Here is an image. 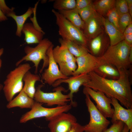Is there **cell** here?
Masks as SVG:
<instances>
[{"instance_id": "6da1fadb", "label": "cell", "mask_w": 132, "mask_h": 132, "mask_svg": "<svg viewBox=\"0 0 132 132\" xmlns=\"http://www.w3.org/2000/svg\"><path fill=\"white\" fill-rule=\"evenodd\" d=\"M120 73L117 79H109L99 76L94 71L88 74L89 80L83 85L104 93L109 98L119 101L127 109H132V92L128 69H118Z\"/></svg>"}, {"instance_id": "7a4b0ae2", "label": "cell", "mask_w": 132, "mask_h": 132, "mask_svg": "<svg viewBox=\"0 0 132 132\" xmlns=\"http://www.w3.org/2000/svg\"><path fill=\"white\" fill-rule=\"evenodd\" d=\"M131 46L124 40L112 46H110L101 57L104 62L110 64L117 69H128L131 65L129 55Z\"/></svg>"}, {"instance_id": "3957f363", "label": "cell", "mask_w": 132, "mask_h": 132, "mask_svg": "<svg viewBox=\"0 0 132 132\" xmlns=\"http://www.w3.org/2000/svg\"><path fill=\"white\" fill-rule=\"evenodd\" d=\"M31 68L29 63L20 64L7 74L3 82L2 90L8 101H11L14 95L22 90L23 76Z\"/></svg>"}, {"instance_id": "277c9868", "label": "cell", "mask_w": 132, "mask_h": 132, "mask_svg": "<svg viewBox=\"0 0 132 132\" xmlns=\"http://www.w3.org/2000/svg\"><path fill=\"white\" fill-rule=\"evenodd\" d=\"M52 44V42L48 39L45 38L34 47L28 46H26L24 48L26 55L16 62V66H17L24 61H32L35 67V74H37L39 63L41 61L43 60V66L39 71L40 73H42L44 68L48 66L49 58L46 53L48 49Z\"/></svg>"}, {"instance_id": "5b68a950", "label": "cell", "mask_w": 132, "mask_h": 132, "mask_svg": "<svg viewBox=\"0 0 132 132\" xmlns=\"http://www.w3.org/2000/svg\"><path fill=\"white\" fill-rule=\"evenodd\" d=\"M56 23L58 27V33L62 38L68 39L87 47L88 40L82 31L73 25L58 11L52 9Z\"/></svg>"}, {"instance_id": "8992f818", "label": "cell", "mask_w": 132, "mask_h": 132, "mask_svg": "<svg viewBox=\"0 0 132 132\" xmlns=\"http://www.w3.org/2000/svg\"><path fill=\"white\" fill-rule=\"evenodd\" d=\"M43 104L35 101L30 110L22 115L20 119L21 123H24L33 119L44 117L47 121H49L59 114L66 112L72 108L71 104L64 106H57L53 108L44 107Z\"/></svg>"}, {"instance_id": "52a82bcc", "label": "cell", "mask_w": 132, "mask_h": 132, "mask_svg": "<svg viewBox=\"0 0 132 132\" xmlns=\"http://www.w3.org/2000/svg\"><path fill=\"white\" fill-rule=\"evenodd\" d=\"M44 86L43 84H40L36 88L33 98L35 101L45 104L49 106L55 105L64 106L67 105L68 102H70L68 94H63L62 92H66V90L62 86L55 87L53 90V92L47 93L41 90Z\"/></svg>"}, {"instance_id": "ba28073f", "label": "cell", "mask_w": 132, "mask_h": 132, "mask_svg": "<svg viewBox=\"0 0 132 132\" xmlns=\"http://www.w3.org/2000/svg\"><path fill=\"white\" fill-rule=\"evenodd\" d=\"M85 95V102L90 114L89 122L84 126L85 132H103L110 123L98 110L90 99L88 94L83 90Z\"/></svg>"}, {"instance_id": "9c48e42d", "label": "cell", "mask_w": 132, "mask_h": 132, "mask_svg": "<svg viewBox=\"0 0 132 132\" xmlns=\"http://www.w3.org/2000/svg\"><path fill=\"white\" fill-rule=\"evenodd\" d=\"M54 46V44H52L47 51L46 54L49 58L48 67L44 69L41 77L42 82L44 80L45 83L50 86H52L58 80L66 79L69 77L66 76L61 73L57 64L54 60L53 55Z\"/></svg>"}, {"instance_id": "30bf717a", "label": "cell", "mask_w": 132, "mask_h": 132, "mask_svg": "<svg viewBox=\"0 0 132 132\" xmlns=\"http://www.w3.org/2000/svg\"><path fill=\"white\" fill-rule=\"evenodd\" d=\"M83 90L95 101L97 108L105 117L112 118L114 109L111 108L110 98L101 91H95L88 87H84Z\"/></svg>"}, {"instance_id": "8fae6325", "label": "cell", "mask_w": 132, "mask_h": 132, "mask_svg": "<svg viewBox=\"0 0 132 132\" xmlns=\"http://www.w3.org/2000/svg\"><path fill=\"white\" fill-rule=\"evenodd\" d=\"M77 68L72 76L86 74L94 71L99 66L104 63L100 57L94 56L88 53L76 57Z\"/></svg>"}, {"instance_id": "7c38bea8", "label": "cell", "mask_w": 132, "mask_h": 132, "mask_svg": "<svg viewBox=\"0 0 132 132\" xmlns=\"http://www.w3.org/2000/svg\"><path fill=\"white\" fill-rule=\"evenodd\" d=\"M76 122L77 119L73 115L63 112L49 121L48 127L50 132H68Z\"/></svg>"}, {"instance_id": "4fadbf2b", "label": "cell", "mask_w": 132, "mask_h": 132, "mask_svg": "<svg viewBox=\"0 0 132 132\" xmlns=\"http://www.w3.org/2000/svg\"><path fill=\"white\" fill-rule=\"evenodd\" d=\"M90 79L88 74H84L79 75L72 76L66 79H61L56 81L52 85L55 88L63 83H67L68 89L70 92L68 94L70 100V103L72 106L76 107L77 105L76 102L73 100V94L77 92L80 87L87 82Z\"/></svg>"}, {"instance_id": "5bb4252c", "label": "cell", "mask_w": 132, "mask_h": 132, "mask_svg": "<svg viewBox=\"0 0 132 132\" xmlns=\"http://www.w3.org/2000/svg\"><path fill=\"white\" fill-rule=\"evenodd\" d=\"M110 46V39L105 30L88 41L87 44L89 53L97 57L102 56Z\"/></svg>"}, {"instance_id": "9a60e30c", "label": "cell", "mask_w": 132, "mask_h": 132, "mask_svg": "<svg viewBox=\"0 0 132 132\" xmlns=\"http://www.w3.org/2000/svg\"><path fill=\"white\" fill-rule=\"evenodd\" d=\"M103 16L96 11L85 22L83 32L88 41L95 37L104 30Z\"/></svg>"}, {"instance_id": "2e32d148", "label": "cell", "mask_w": 132, "mask_h": 132, "mask_svg": "<svg viewBox=\"0 0 132 132\" xmlns=\"http://www.w3.org/2000/svg\"><path fill=\"white\" fill-rule=\"evenodd\" d=\"M111 103L114 108V112L111 122L113 123L120 121L123 122L130 130L132 129V109H126L122 107L116 99L110 98Z\"/></svg>"}, {"instance_id": "e0dca14e", "label": "cell", "mask_w": 132, "mask_h": 132, "mask_svg": "<svg viewBox=\"0 0 132 132\" xmlns=\"http://www.w3.org/2000/svg\"><path fill=\"white\" fill-rule=\"evenodd\" d=\"M22 33L24 35V40L28 44H38L43 39L45 34L42 30L39 29L30 22L25 23Z\"/></svg>"}, {"instance_id": "ac0fdd59", "label": "cell", "mask_w": 132, "mask_h": 132, "mask_svg": "<svg viewBox=\"0 0 132 132\" xmlns=\"http://www.w3.org/2000/svg\"><path fill=\"white\" fill-rule=\"evenodd\" d=\"M35 102L34 99L29 97L22 89L16 97L9 102L6 107L9 109L16 107L31 109Z\"/></svg>"}, {"instance_id": "d6986e66", "label": "cell", "mask_w": 132, "mask_h": 132, "mask_svg": "<svg viewBox=\"0 0 132 132\" xmlns=\"http://www.w3.org/2000/svg\"><path fill=\"white\" fill-rule=\"evenodd\" d=\"M102 20L105 31L110 39V46L115 45L124 40L123 34L106 18L103 17Z\"/></svg>"}, {"instance_id": "ffe728a7", "label": "cell", "mask_w": 132, "mask_h": 132, "mask_svg": "<svg viewBox=\"0 0 132 132\" xmlns=\"http://www.w3.org/2000/svg\"><path fill=\"white\" fill-rule=\"evenodd\" d=\"M23 81L24 82L23 90L29 97L33 99L36 91L35 83L37 81L42 82L41 78L38 75L32 74L29 70L24 75Z\"/></svg>"}, {"instance_id": "44dd1931", "label": "cell", "mask_w": 132, "mask_h": 132, "mask_svg": "<svg viewBox=\"0 0 132 132\" xmlns=\"http://www.w3.org/2000/svg\"><path fill=\"white\" fill-rule=\"evenodd\" d=\"M53 58L59 65L74 60L76 57L69 51L66 46L63 44L57 45L53 50Z\"/></svg>"}, {"instance_id": "7402d4cb", "label": "cell", "mask_w": 132, "mask_h": 132, "mask_svg": "<svg viewBox=\"0 0 132 132\" xmlns=\"http://www.w3.org/2000/svg\"><path fill=\"white\" fill-rule=\"evenodd\" d=\"M58 41L60 44L65 45L69 52L76 57L89 53L87 47L72 41L62 38H60Z\"/></svg>"}, {"instance_id": "603a6c76", "label": "cell", "mask_w": 132, "mask_h": 132, "mask_svg": "<svg viewBox=\"0 0 132 132\" xmlns=\"http://www.w3.org/2000/svg\"><path fill=\"white\" fill-rule=\"evenodd\" d=\"M94 71L100 77L109 79H117L120 76L119 72L115 67L105 63L99 66Z\"/></svg>"}, {"instance_id": "cb8c5ba5", "label": "cell", "mask_w": 132, "mask_h": 132, "mask_svg": "<svg viewBox=\"0 0 132 132\" xmlns=\"http://www.w3.org/2000/svg\"><path fill=\"white\" fill-rule=\"evenodd\" d=\"M58 12L73 25L82 31L85 22L76 8L68 10L59 11Z\"/></svg>"}, {"instance_id": "d4e9b609", "label": "cell", "mask_w": 132, "mask_h": 132, "mask_svg": "<svg viewBox=\"0 0 132 132\" xmlns=\"http://www.w3.org/2000/svg\"><path fill=\"white\" fill-rule=\"evenodd\" d=\"M35 8L31 7L29 8L26 12L20 15H16L15 12L9 15L7 17H11L15 21L17 25L16 35L21 37L22 34V30L25 22L32 14L34 13Z\"/></svg>"}, {"instance_id": "484cf974", "label": "cell", "mask_w": 132, "mask_h": 132, "mask_svg": "<svg viewBox=\"0 0 132 132\" xmlns=\"http://www.w3.org/2000/svg\"><path fill=\"white\" fill-rule=\"evenodd\" d=\"M115 0H97L93 1V8L98 13L105 17L108 12L114 7Z\"/></svg>"}, {"instance_id": "4316f807", "label": "cell", "mask_w": 132, "mask_h": 132, "mask_svg": "<svg viewBox=\"0 0 132 132\" xmlns=\"http://www.w3.org/2000/svg\"><path fill=\"white\" fill-rule=\"evenodd\" d=\"M76 6L75 0H56L53 5L54 9L58 11L73 9L76 8Z\"/></svg>"}, {"instance_id": "83f0119b", "label": "cell", "mask_w": 132, "mask_h": 132, "mask_svg": "<svg viewBox=\"0 0 132 132\" xmlns=\"http://www.w3.org/2000/svg\"><path fill=\"white\" fill-rule=\"evenodd\" d=\"M76 60H74L59 65L60 70L64 75L67 76H72L76 70L77 65Z\"/></svg>"}, {"instance_id": "f1b7e54d", "label": "cell", "mask_w": 132, "mask_h": 132, "mask_svg": "<svg viewBox=\"0 0 132 132\" xmlns=\"http://www.w3.org/2000/svg\"><path fill=\"white\" fill-rule=\"evenodd\" d=\"M132 18L129 13L119 16L118 22L119 29L122 33H123L128 26L132 22Z\"/></svg>"}, {"instance_id": "f546056e", "label": "cell", "mask_w": 132, "mask_h": 132, "mask_svg": "<svg viewBox=\"0 0 132 132\" xmlns=\"http://www.w3.org/2000/svg\"><path fill=\"white\" fill-rule=\"evenodd\" d=\"M78 11L81 18L85 22L89 19L96 12L92 3L87 7Z\"/></svg>"}, {"instance_id": "4dcf8cb0", "label": "cell", "mask_w": 132, "mask_h": 132, "mask_svg": "<svg viewBox=\"0 0 132 132\" xmlns=\"http://www.w3.org/2000/svg\"><path fill=\"white\" fill-rule=\"evenodd\" d=\"M114 8L119 16L129 13L128 5L126 0H116Z\"/></svg>"}, {"instance_id": "1f68e13d", "label": "cell", "mask_w": 132, "mask_h": 132, "mask_svg": "<svg viewBox=\"0 0 132 132\" xmlns=\"http://www.w3.org/2000/svg\"><path fill=\"white\" fill-rule=\"evenodd\" d=\"M105 17L119 30L118 26L119 15L116 11L114 7L108 12Z\"/></svg>"}, {"instance_id": "d6a6232c", "label": "cell", "mask_w": 132, "mask_h": 132, "mask_svg": "<svg viewBox=\"0 0 132 132\" xmlns=\"http://www.w3.org/2000/svg\"><path fill=\"white\" fill-rule=\"evenodd\" d=\"M112 124L109 128H107L103 132H122L125 124L120 121H116Z\"/></svg>"}, {"instance_id": "836d02e7", "label": "cell", "mask_w": 132, "mask_h": 132, "mask_svg": "<svg viewBox=\"0 0 132 132\" xmlns=\"http://www.w3.org/2000/svg\"><path fill=\"white\" fill-rule=\"evenodd\" d=\"M14 8L12 7L10 8L6 5L4 0H0V9L7 17L10 14L14 12Z\"/></svg>"}, {"instance_id": "e575fe53", "label": "cell", "mask_w": 132, "mask_h": 132, "mask_svg": "<svg viewBox=\"0 0 132 132\" xmlns=\"http://www.w3.org/2000/svg\"><path fill=\"white\" fill-rule=\"evenodd\" d=\"M76 9L79 10L84 8L92 4L91 0H76Z\"/></svg>"}, {"instance_id": "d590c367", "label": "cell", "mask_w": 132, "mask_h": 132, "mask_svg": "<svg viewBox=\"0 0 132 132\" xmlns=\"http://www.w3.org/2000/svg\"><path fill=\"white\" fill-rule=\"evenodd\" d=\"M84 132V126L77 122L74 124L68 132Z\"/></svg>"}, {"instance_id": "8d00e7d4", "label": "cell", "mask_w": 132, "mask_h": 132, "mask_svg": "<svg viewBox=\"0 0 132 132\" xmlns=\"http://www.w3.org/2000/svg\"><path fill=\"white\" fill-rule=\"evenodd\" d=\"M124 40L129 45L132 46V34L123 35Z\"/></svg>"}, {"instance_id": "74e56055", "label": "cell", "mask_w": 132, "mask_h": 132, "mask_svg": "<svg viewBox=\"0 0 132 132\" xmlns=\"http://www.w3.org/2000/svg\"><path fill=\"white\" fill-rule=\"evenodd\" d=\"M123 34H132V22L130 23L124 30Z\"/></svg>"}, {"instance_id": "f35d334b", "label": "cell", "mask_w": 132, "mask_h": 132, "mask_svg": "<svg viewBox=\"0 0 132 132\" xmlns=\"http://www.w3.org/2000/svg\"><path fill=\"white\" fill-rule=\"evenodd\" d=\"M127 3L128 10L129 12L132 17V0H126Z\"/></svg>"}, {"instance_id": "ab89813d", "label": "cell", "mask_w": 132, "mask_h": 132, "mask_svg": "<svg viewBox=\"0 0 132 132\" xmlns=\"http://www.w3.org/2000/svg\"><path fill=\"white\" fill-rule=\"evenodd\" d=\"M7 20V17L4 14L0 9V22L5 21Z\"/></svg>"}, {"instance_id": "60d3db41", "label": "cell", "mask_w": 132, "mask_h": 132, "mask_svg": "<svg viewBox=\"0 0 132 132\" xmlns=\"http://www.w3.org/2000/svg\"><path fill=\"white\" fill-rule=\"evenodd\" d=\"M4 50V49L3 48L0 49V70L2 65V61L0 57L3 53Z\"/></svg>"}, {"instance_id": "b9f144b4", "label": "cell", "mask_w": 132, "mask_h": 132, "mask_svg": "<svg viewBox=\"0 0 132 132\" xmlns=\"http://www.w3.org/2000/svg\"><path fill=\"white\" fill-rule=\"evenodd\" d=\"M129 59L130 62L131 64L132 63V47H131L129 55Z\"/></svg>"}, {"instance_id": "7bdbcfd3", "label": "cell", "mask_w": 132, "mask_h": 132, "mask_svg": "<svg viewBox=\"0 0 132 132\" xmlns=\"http://www.w3.org/2000/svg\"><path fill=\"white\" fill-rule=\"evenodd\" d=\"M129 131L130 130L128 126L125 124L122 132H129Z\"/></svg>"}, {"instance_id": "ee69618b", "label": "cell", "mask_w": 132, "mask_h": 132, "mask_svg": "<svg viewBox=\"0 0 132 132\" xmlns=\"http://www.w3.org/2000/svg\"><path fill=\"white\" fill-rule=\"evenodd\" d=\"M3 85L0 82V92L2 90Z\"/></svg>"}, {"instance_id": "f6af8a7d", "label": "cell", "mask_w": 132, "mask_h": 132, "mask_svg": "<svg viewBox=\"0 0 132 132\" xmlns=\"http://www.w3.org/2000/svg\"><path fill=\"white\" fill-rule=\"evenodd\" d=\"M129 132H132V129L130 130V131Z\"/></svg>"}]
</instances>
